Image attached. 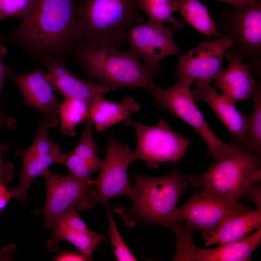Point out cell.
<instances>
[{"instance_id": "obj_1", "label": "cell", "mask_w": 261, "mask_h": 261, "mask_svg": "<svg viewBox=\"0 0 261 261\" xmlns=\"http://www.w3.org/2000/svg\"><path fill=\"white\" fill-rule=\"evenodd\" d=\"M77 0H35L30 13L1 41L17 45L37 65L72 56L77 41Z\"/></svg>"}, {"instance_id": "obj_2", "label": "cell", "mask_w": 261, "mask_h": 261, "mask_svg": "<svg viewBox=\"0 0 261 261\" xmlns=\"http://www.w3.org/2000/svg\"><path fill=\"white\" fill-rule=\"evenodd\" d=\"M138 0H79L76 8V45L120 49L125 32L143 22Z\"/></svg>"}, {"instance_id": "obj_3", "label": "cell", "mask_w": 261, "mask_h": 261, "mask_svg": "<svg viewBox=\"0 0 261 261\" xmlns=\"http://www.w3.org/2000/svg\"><path fill=\"white\" fill-rule=\"evenodd\" d=\"M133 204L130 207L117 206L115 213L125 223L134 227L139 223L167 227L169 216L176 208L179 199L188 185V177L175 167L167 174L145 177L133 173Z\"/></svg>"}, {"instance_id": "obj_4", "label": "cell", "mask_w": 261, "mask_h": 261, "mask_svg": "<svg viewBox=\"0 0 261 261\" xmlns=\"http://www.w3.org/2000/svg\"><path fill=\"white\" fill-rule=\"evenodd\" d=\"M72 56L90 80H99L115 89L144 88L152 95L159 87L131 48L122 51L108 46L76 45Z\"/></svg>"}, {"instance_id": "obj_5", "label": "cell", "mask_w": 261, "mask_h": 261, "mask_svg": "<svg viewBox=\"0 0 261 261\" xmlns=\"http://www.w3.org/2000/svg\"><path fill=\"white\" fill-rule=\"evenodd\" d=\"M261 158L241 145L215 160L201 174L188 176V185L229 201L244 197L248 188L261 180Z\"/></svg>"}, {"instance_id": "obj_6", "label": "cell", "mask_w": 261, "mask_h": 261, "mask_svg": "<svg viewBox=\"0 0 261 261\" xmlns=\"http://www.w3.org/2000/svg\"><path fill=\"white\" fill-rule=\"evenodd\" d=\"M193 82L177 79L172 87L164 89L159 87L152 94L159 109L166 110L189 125L205 143L210 158L215 160L236 151L239 144L227 143L221 140L210 128L195 104L191 91Z\"/></svg>"}, {"instance_id": "obj_7", "label": "cell", "mask_w": 261, "mask_h": 261, "mask_svg": "<svg viewBox=\"0 0 261 261\" xmlns=\"http://www.w3.org/2000/svg\"><path fill=\"white\" fill-rule=\"evenodd\" d=\"M218 31L233 43L230 47L258 77L261 72V0L224 11Z\"/></svg>"}, {"instance_id": "obj_8", "label": "cell", "mask_w": 261, "mask_h": 261, "mask_svg": "<svg viewBox=\"0 0 261 261\" xmlns=\"http://www.w3.org/2000/svg\"><path fill=\"white\" fill-rule=\"evenodd\" d=\"M45 180L46 196L44 206L34 211L43 214L44 228H52L54 222L72 206L80 211L92 209L98 201L97 191L89 181L70 174L62 175L45 169L41 174Z\"/></svg>"}, {"instance_id": "obj_9", "label": "cell", "mask_w": 261, "mask_h": 261, "mask_svg": "<svg viewBox=\"0 0 261 261\" xmlns=\"http://www.w3.org/2000/svg\"><path fill=\"white\" fill-rule=\"evenodd\" d=\"M122 123L132 127L135 132L136 145L132 151L135 160H142L149 169H156L161 163L177 162L191 142L173 130L162 119L153 126L133 121L130 117Z\"/></svg>"}, {"instance_id": "obj_10", "label": "cell", "mask_w": 261, "mask_h": 261, "mask_svg": "<svg viewBox=\"0 0 261 261\" xmlns=\"http://www.w3.org/2000/svg\"><path fill=\"white\" fill-rule=\"evenodd\" d=\"M251 210L239 201H227L201 190L175 208L169 215V219L170 222H183L200 231L204 240L229 218Z\"/></svg>"}, {"instance_id": "obj_11", "label": "cell", "mask_w": 261, "mask_h": 261, "mask_svg": "<svg viewBox=\"0 0 261 261\" xmlns=\"http://www.w3.org/2000/svg\"><path fill=\"white\" fill-rule=\"evenodd\" d=\"M167 227L173 232L176 242L173 261H248L261 243V227L239 241L211 249L197 246L192 238L193 229L183 222H171Z\"/></svg>"}, {"instance_id": "obj_12", "label": "cell", "mask_w": 261, "mask_h": 261, "mask_svg": "<svg viewBox=\"0 0 261 261\" xmlns=\"http://www.w3.org/2000/svg\"><path fill=\"white\" fill-rule=\"evenodd\" d=\"M173 28L149 20L132 24L125 32V39L145 67L154 77L161 74L160 61L170 56L178 57L180 50L173 37Z\"/></svg>"}, {"instance_id": "obj_13", "label": "cell", "mask_w": 261, "mask_h": 261, "mask_svg": "<svg viewBox=\"0 0 261 261\" xmlns=\"http://www.w3.org/2000/svg\"><path fill=\"white\" fill-rule=\"evenodd\" d=\"M134 160L130 147L120 144L112 136L105 155L101 160L100 174L96 179L89 181L97 191L98 201L107 204L110 199L120 195L132 199L133 189L130 184L127 170Z\"/></svg>"}, {"instance_id": "obj_14", "label": "cell", "mask_w": 261, "mask_h": 261, "mask_svg": "<svg viewBox=\"0 0 261 261\" xmlns=\"http://www.w3.org/2000/svg\"><path fill=\"white\" fill-rule=\"evenodd\" d=\"M232 44V42L224 35L211 41L201 42L178 57L174 67L175 76L192 82L214 81L223 72V58Z\"/></svg>"}, {"instance_id": "obj_15", "label": "cell", "mask_w": 261, "mask_h": 261, "mask_svg": "<svg viewBox=\"0 0 261 261\" xmlns=\"http://www.w3.org/2000/svg\"><path fill=\"white\" fill-rule=\"evenodd\" d=\"M9 76L21 91L24 103L41 113L40 123L47 128L59 125L57 92L42 68L24 74L13 72Z\"/></svg>"}, {"instance_id": "obj_16", "label": "cell", "mask_w": 261, "mask_h": 261, "mask_svg": "<svg viewBox=\"0 0 261 261\" xmlns=\"http://www.w3.org/2000/svg\"><path fill=\"white\" fill-rule=\"evenodd\" d=\"M52 236L47 243L52 251L59 246L61 240H66L74 246L88 260H92L94 250L103 242H108L106 236L88 228L72 206L54 222Z\"/></svg>"}, {"instance_id": "obj_17", "label": "cell", "mask_w": 261, "mask_h": 261, "mask_svg": "<svg viewBox=\"0 0 261 261\" xmlns=\"http://www.w3.org/2000/svg\"><path fill=\"white\" fill-rule=\"evenodd\" d=\"M44 65L47 70V78L57 93L64 97L85 101L89 106L95 100L103 98L105 94L115 89L102 83H95L90 80L79 79L67 69L62 60H51Z\"/></svg>"}, {"instance_id": "obj_18", "label": "cell", "mask_w": 261, "mask_h": 261, "mask_svg": "<svg viewBox=\"0 0 261 261\" xmlns=\"http://www.w3.org/2000/svg\"><path fill=\"white\" fill-rule=\"evenodd\" d=\"M195 101L203 102L212 108L217 117L230 132L233 141L243 143L246 130V116L239 112L235 103L221 94L210 83L197 81L191 91Z\"/></svg>"}, {"instance_id": "obj_19", "label": "cell", "mask_w": 261, "mask_h": 261, "mask_svg": "<svg viewBox=\"0 0 261 261\" xmlns=\"http://www.w3.org/2000/svg\"><path fill=\"white\" fill-rule=\"evenodd\" d=\"M227 51L225 57L229 64L214 81V87L236 103L251 96L256 80L251 75L250 68L242 62L241 56L230 48Z\"/></svg>"}, {"instance_id": "obj_20", "label": "cell", "mask_w": 261, "mask_h": 261, "mask_svg": "<svg viewBox=\"0 0 261 261\" xmlns=\"http://www.w3.org/2000/svg\"><path fill=\"white\" fill-rule=\"evenodd\" d=\"M140 105L132 98L125 97L119 103L105 100H95L89 106L88 118L98 132L130 118L131 113L138 112Z\"/></svg>"}, {"instance_id": "obj_21", "label": "cell", "mask_w": 261, "mask_h": 261, "mask_svg": "<svg viewBox=\"0 0 261 261\" xmlns=\"http://www.w3.org/2000/svg\"><path fill=\"white\" fill-rule=\"evenodd\" d=\"M261 227V210H251L233 216L206 237V246L239 241Z\"/></svg>"}, {"instance_id": "obj_22", "label": "cell", "mask_w": 261, "mask_h": 261, "mask_svg": "<svg viewBox=\"0 0 261 261\" xmlns=\"http://www.w3.org/2000/svg\"><path fill=\"white\" fill-rule=\"evenodd\" d=\"M67 153L61 152L45 156H36L22 159L23 164L18 186L10 190L11 197L22 203L27 200V192L33 180L54 163L64 164Z\"/></svg>"}, {"instance_id": "obj_23", "label": "cell", "mask_w": 261, "mask_h": 261, "mask_svg": "<svg viewBox=\"0 0 261 261\" xmlns=\"http://www.w3.org/2000/svg\"><path fill=\"white\" fill-rule=\"evenodd\" d=\"M173 11H178L195 29L210 38L221 34L207 8L198 0H172Z\"/></svg>"}, {"instance_id": "obj_24", "label": "cell", "mask_w": 261, "mask_h": 261, "mask_svg": "<svg viewBox=\"0 0 261 261\" xmlns=\"http://www.w3.org/2000/svg\"><path fill=\"white\" fill-rule=\"evenodd\" d=\"M89 105L85 101L64 97L59 103L58 116L59 129L62 134L73 136L75 127L88 118Z\"/></svg>"}, {"instance_id": "obj_25", "label": "cell", "mask_w": 261, "mask_h": 261, "mask_svg": "<svg viewBox=\"0 0 261 261\" xmlns=\"http://www.w3.org/2000/svg\"><path fill=\"white\" fill-rule=\"evenodd\" d=\"M253 103L251 114L246 116V130L241 145L261 158V85L256 81L251 95Z\"/></svg>"}, {"instance_id": "obj_26", "label": "cell", "mask_w": 261, "mask_h": 261, "mask_svg": "<svg viewBox=\"0 0 261 261\" xmlns=\"http://www.w3.org/2000/svg\"><path fill=\"white\" fill-rule=\"evenodd\" d=\"M138 4L150 20L160 24H169L175 29H180L184 25L183 20L175 18L173 15L172 0H138Z\"/></svg>"}, {"instance_id": "obj_27", "label": "cell", "mask_w": 261, "mask_h": 261, "mask_svg": "<svg viewBox=\"0 0 261 261\" xmlns=\"http://www.w3.org/2000/svg\"><path fill=\"white\" fill-rule=\"evenodd\" d=\"M93 123L88 118L85 121V127L79 142L72 151L84 161L94 173L99 170L101 160L98 156V147L92 136Z\"/></svg>"}, {"instance_id": "obj_28", "label": "cell", "mask_w": 261, "mask_h": 261, "mask_svg": "<svg viewBox=\"0 0 261 261\" xmlns=\"http://www.w3.org/2000/svg\"><path fill=\"white\" fill-rule=\"evenodd\" d=\"M48 132L47 128L39 123L36 135L31 145L26 149L16 151L15 155L23 159L60 152V145L49 138Z\"/></svg>"}, {"instance_id": "obj_29", "label": "cell", "mask_w": 261, "mask_h": 261, "mask_svg": "<svg viewBox=\"0 0 261 261\" xmlns=\"http://www.w3.org/2000/svg\"><path fill=\"white\" fill-rule=\"evenodd\" d=\"M107 217L109 230L107 234L111 240V245L115 258L117 261H135L136 259L131 253L116 227L109 208L106 204Z\"/></svg>"}, {"instance_id": "obj_30", "label": "cell", "mask_w": 261, "mask_h": 261, "mask_svg": "<svg viewBox=\"0 0 261 261\" xmlns=\"http://www.w3.org/2000/svg\"><path fill=\"white\" fill-rule=\"evenodd\" d=\"M34 3L35 0H0V20L7 17L22 19L30 13Z\"/></svg>"}, {"instance_id": "obj_31", "label": "cell", "mask_w": 261, "mask_h": 261, "mask_svg": "<svg viewBox=\"0 0 261 261\" xmlns=\"http://www.w3.org/2000/svg\"><path fill=\"white\" fill-rule=\"evenodd\" d=\"M63 165L69 170V174L79 179L89 181L93 173L89 166L72 151L67 153Z\"/></svg>"}, {"instance_id": "obj_32", "label": "cell", "mask_w": 261, "mask_h": 261, "mask_svg": "<svg viewBox=\"0 0 261 261\" xmlns=\"http://www.w3.org/2000/svg\"><path fill=\"white\" fill-rule=\"evenodd\" d=\"M1 42L0 38V127L13 130L15 126V119L13 117L8 118L5 116L1 106V91L4 79L14 72L11 68L5 65L2 62V59L5 56L7 51L6 48L2 44Z\"/></svg>"}, {"instance_id": "obj_33", "label": "cell", "mask_w": 261, "mask_h": 261, "mask_svg": "<svg viewBox=\"0 0 261 261\" xmlns=\"http://www.w3.org/2000/svg\"><path fill=\"white\" fill-rule=\"evenodd\" d=\"M9 148L7 144L0 145V183L8 186L11 182L13 176L14 167L12 163L9 162H3L2 157L3 154Z\"/></svg>"}, {"instance_id": "obj_34", "label": "cell", "mask_w": 261, "mask_h": 261, "mask_svg": "<svg viewBox=\"0 0 261 261\" xmlns=\"http://www.w3.org/2000/svg\"><path fill=\"white\" fill-rule=\"evenodd\" d=\"M244 197L252 202L256 209L261 210V185L259 183H254L247 189Z\"/></svg>"}, {"instance_id": "obj_35", "label": "cell", "mask_w": 261, "mask_h": 261, "mask_svg": "<svg viewBox=\"0 0 261 261\" xmlns=\"http://www.w3.org/2000/svg\"><path fill=\"white\" fill-rule=\"evenodd\" d=\"M55 261H88V260L81 254L69 252L63 253L58 255L55 258Z\"/></svg>"}, {"instance_id": "obj_36", "label": "cell", "mask_w": 261, "mask_h": 261, "mask_svg": "<svg viewBox=\"0 0 261 261\" xmlns=\"http://www.w3.org/2000/svg\"><path fill=\"white\" fill-rule=\"evenodd\" d=\"M7 187L5 184L0 183V211L5 208L11 198Z\"/></svg>"}, {"instance_id": "obj_37", "label": "cell", "mask_w": 261, "mask_h": 261, "mask_svg": "<svg viewBox=\"0 0 261 261\" xmlns=\"http://www.w3.org/2000/svg\"><path fill=\"white\" fill-rule=\"evenodd\" d=\"M232 5L233 7L238 8L248 5L256 0H219Z\"/></svg>"}]
</instances>
